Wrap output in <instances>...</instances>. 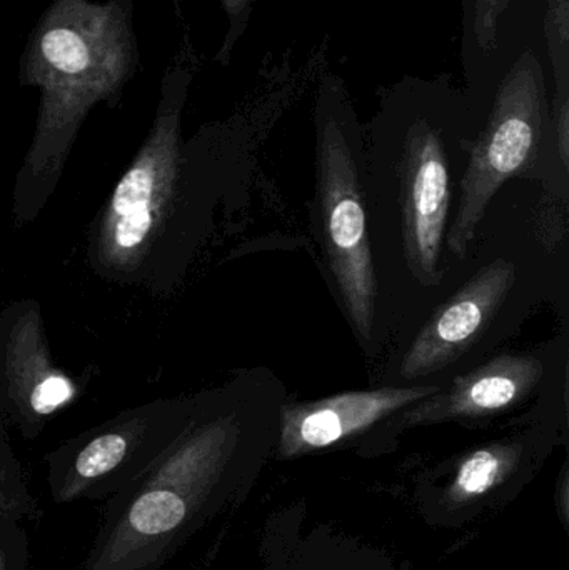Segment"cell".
I'll return each mask as SVG.
<instances>
[{
	"mask_svg": "<svg viewBox=\"0 0 569 570\" xmlns=\"http://www.w3.org/2000/svg\"><path fill=\"white\" fill-rule=\"evenodd\" d=\"M136 63L130 0H56L49 7L22 63V82L39 87L40 106L13 184L16 227L29 226L46 209L84 120L96 104L119 99Z\"/></svg>",
	"mask_w": 569,
	"mask_h": 570,
	"instance_id": "6da1fadb",
	"label": "cell"
},
{
	"mask_svg": "<svg viewBox=\"0 0 569 570\" xmlns=\"http://www.w3.org/2000/svg\"><path fill=\"white\" fill-rule=\"evenodd\" d=\"M189 73H167L153 126L86 230L90 273L102 283L167 295L189 250L190 160L183 140Z\"/></svg>",
	"mask_w": 569,
	"mask_h": 570,
	"instance_id": "7a4b0ae2",
	"label": "cell"
},
{
	"mask_svg": "<svg viewBox=\"0 0 569 570\" xmlns=\"http://www.w3.org/2000/svg\"><path fill=\"white\" fill-rule=\"evenodd\" d=\"M216 394L194 397L169 449L114 498L80 570H159L216 494L237 441Z\"/></svg>",
	"mask_w": 569,
	"mask_h": 570,
	"instance_id": "3957f363",
	"label": "cell"
},
{
	"mask_svg": "<svg viewBox=\"0 0 569 570\" xmlns=\"http://www.w3.org/2000/svg\"><path fill=\"white\" fill-rule=\"evenodd\" d=\"M194 397L157 399L117 412L43 455L57 505L104 501L143 475L189 421Z\"/></svg>",
	"mask_w": 569,
	"mask_h": 570,
	"instance_id": "277c9868",
	"label": "cell"
},
{
	"mask_svg": "<svg viewBox=\"0 0 569 570\" xmlns=\"http://www.w3.org/2000/svg\"><path fill=\"white\" fill-rule=\"evenodd\" d=\"M545 82L540 63L523 53L504 77L483 136L474 146L461 180V199L451 226V253L464 259L494 194L520 174L537 154L543 136Z\"/></svg>",
	"mask_w": 569,
	"mask_h": 570,
	"instance_id": "5b68a950",
	"label": "cell"
},
{
	"mask_svg": "<svg viewBox=\"0 0 569 570\" xmlns=\"http://www.w3.org/2000/svg\"><path fill=\"white\" fill-rule=\"evenodd\" d=\"M317 176L331 271L357 334L370 341L376 315V274L356 163L334 119L321 126Z\"/></svg>",
	"mask_w": 569,
	"mask_h": 570,
	"instance_id": "8992f818",
	"label": "cell"
},
{
	"mask_svg": "<svg viewBox=\"0 0 569 570\" xmlns=\"http://www.w3.org/2000/svg\"><path fill=\"white\" fill-rule=\"evenodd\" d=\"M90 379L57 364L37 298H17L0 308V415L7 428L36 441L82 397Z\"/></svg>",
	"mask_w": 569,
	"mask_h": 570,
	"instance_id": "52a82bcc",
	"label": "cell"
},
{
	"mask_svg": "<svg viewBox=\"0 0 569 570\" xmlns=\"http://www.w3.org/2000/svg\"><path fill=\"white\" fill-rule=\"evenodd\" d=\"M450 174L440 134L426 124L408 137L403 160V229L408 264L423 285L441 283L440 259L450 209Z\"/></svg>",
	"mask_w": 569,
	"mask_h": 570,
	"instance_id": "ba28073f",
	"label": "cell"
},
{
	"mask_svg": "<svg viewBox=\"0 0 569 570\" xmlns=\"http://www.w3.org/2000/svg\"><path fill=\"white\" fill-rule=\"evenodd\" d=\"M514 279L517 269L503 259L474 274L421 328L401 362V375L424 377L458 361L497 314Z\"/></svg>",
	"mask_w": 569,
	"mask_h": 570,
	"instance_id": "9c48e42d",
	"label": "cell"
},
{
	"mask_svg": "<svg viewBox=\"0 0 569 570\" xmlns=\"http://www.w3.org/2000/svg\"><path fill=\"white\" fill-rule=\"evenodd\" d=\"M438 387H383L344 392L323 401L291 404L283 409L281 451L303 454L336 444L341 439L363 432L393 412L416 404Z\"/></svg>",
	"mask_w": 569,
	"mask_h": 570,
	"instance_id": "30bf717a",
	"label": "cell"
},
{
	"mask_svg": "<svg viewBox=\"0 0 569 570\" xmlns=\"http://www.w3.org/2000/svg\"><path fill=\"white\" fill-rule=\"evenodd\" d=\"M543 375V365L531 355L504 354L483 367L454 379L450 391L423 399L403 415L406 424L483 417L527 397Z\"/></svg>",
	"mask_w": 569,
	"mask_h": 570,
	"instance_id": "8fae6325",
	"label": "cell"
},
{
	"mask_svg": "<svg viewBox=\"0 0 569 570\" xmlns=\"http://www.w3.org/2000/svg\"><path fill=\"white\" fill-rule=\"evenodd\" d=\"M42 514L10 444L9 428L0 415V535L22 522L39 521Z\"/></svg>",
	"mask_w": 569,
	"mask_h": 570,
	"instance_id": "7c38bea8",
	"label": "cell"
},
{
	"mask_svg": "<svg viewBox=\"0 0 569 570\" xmlns=\"http://www.w3.org/2000/svg\"><path fill=\"white\" fill-rule=\"evenodd\" d=\"M517 455V449L508 445L480 449L461 464L454 489L461 498L484 494L510 471Z\"/></svg>",
	"mask_w": 569,
	"mask_h": 570,
	"instance_id": "4fadbf2b",
	"label": "cell"
},
{
	"mask_svg": "<svg viewBox=\"0 0 569 570\" xmlns=\"http://www.w3.org/2000/svg\"><path fill=\"white\" fill-rule=\"evenodd\" d=\"M545 32L557 76L555 97H569V0H548Z\"/></svg>",
	"mask_w": 569,
	"mask_h": 570,
	"instance_id": "5bb4252c",
	"label": "cell"
},
{
	"mask_svg": "<svg viewBox=\"0 0 569 570\" xmlns=\"http://www.w3.org/2000/svg\"><path fill=\"white\" fill-rule=\"evenodd\" d=\"M504 9V0H477L474 3V39L483 52L497 46L498 19Z\"/></svg>",
	"mask_w": 569,
	"mask_h": 570,
	"instance_id": "9a60e30c",
	"label": "cell"
},
{
	"mask_svg": "<svg viewBox=\"0 0 569 570\" xmlns=\"http://www.w3.org/2000/svg\"><path fill=\"white\" fill-rule=\"evenodd\" d=\"M30 541L22 525L0 535V570H29Z\"/></svg>",
	"mask_w": 569,
	"mask_h": 570,
	"instance_id": "2e32d148",
	"label": "cell"
},
{
	"mask_svg": "<svg viewBox=\"0 0 569 570\" xmlns=\"http://www.w3.org/2000/svg\"><path fill=\"white\" fill-rule=\"evenodd\" d=\"M224 7H226L227 16L230 17V23L233 27L239 22V17L243 16L244 9H246L247 0H223Z\"/></svg>",
	"mask_w": 569,
	"mask_h": 570,
	"instance_id": "e0dca14e",
	"label": "cell"
}]
</instances>
